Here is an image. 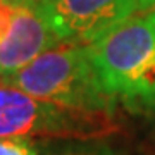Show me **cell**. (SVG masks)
I'll use <instances>...</instances> for the list:
<instances>
[{
	"label": "cell",
	"mask_w": 155,
	"mask_h": 155,
	"mask_svg": "<svg viewBox=\"0 0 155 155\" xmlns=\"http://www.w3.org/2000/svg\"><path fill=\"white\" fill-rule=\"evenodd\" d=\"M104 88L133 114H155V24L133 16L90 43Z\"/></svg>",
	"instance_id": "6da1fadb"
},
{
	"label": "cell",
	"mask_w": 155,
	"mask_h": 155,
	"mask_svg": "<svg viewBox=\"0 0 155 155\" xmlns=\"http://www.w3.org/2000/svg\"><path fill=\"white\" fill-rule=\"evenodd\" d=\"M0 83L71 109L116 114L117 104L102 84L90 45L61 41Z\"/></svg>",
	"instance_id": "7a4b0ae2"
},
{
	"label": "cell",
	"mask_w": 155,
	"mask_h": 155,
	"mask_svg": "<svg viewBox=\"0 0 155 155\" xmlns=\"http://www.w3.org/2000/svg\"><path fill=\"white\" fill-rule=\"evenodd\" d=\"M116 129L114 114L64 107L0 83V138L97 140Z\"/></svg>",
	"instance_id": "3957f363"
},
{
	"label": "cell",
	"mask_w": 155,
	"mask_h": 155,
	"mask_svg": "<svg viewBox=\"0 0 155 155\" xmlns=\"http://www.w3.org/2000/svg\"><path fill=\"white\" fill-rule=\"evenodd\" d=\"M140 0H41L36 11L59 41L90 45L138 12Z\"/></svg>",
	"instance_id": "277c9868"
},
{
	"label": "cell",
	"mask_w": 155,
	"mask_h": 155,
	"mask_svg": "<svg viewBox=\"0 0 155 155\" xmlns=\"http://www.w3.org/2000/svg\"><path fill=\"white\" fill-rule=\"evenodd\" d=\"M61 43L36 7H16L11 29L0 43V81L16 74L45 50Z\"/></svg>",
	"instance_id": "5b68a950"
},
{
	"label": "cell",
	"mask_w": 155,
	"mask_h": 155,
	"mask_svg": "<svg viewBox=\"0 0 155 155\" xmlns=\"http://www.w3.org/2000/svg\"><path fill=\"white\" fill-rule=\"evenodd\" d=\"M0 155H38L31 138H0Z\"/></svg>",
	"instance_id": "8992f818"
},
{
	"label": "cell",
	"mask_w": 155,
	"mask_h": 155,
	"mask_svg": "<svg viewBox=\"0 0 155 155\" xmlns=\"http://www.w3.org/2000/svg\"><path fill=\"white\" fill-rule=\"evenodd\" d=\"M14 12H16V7L12 4H9L7 0H0V43L11 29Z\"/></svg>",
	"instance_id": "52a82bcc"
},
{
	"label": "cell",
	"mask_w": 155,
	"mask_h": 155,
	"mask_svg": "<svg viewBox=\"0 0 155 155\" xmlns=\"http://www.w3.org/2000/svg\"><path fill=\"white\" fill-rule=\"evenodd\" d=\"M134 16H141L147 21L155 24V0H140L138 12Z\"/></svg>",
	"instance_id": "ba28073f"
},
{
	"label": "cell",
	"mask_w": 155,
	"mask_h": 155,
	"mask_svg": "<svg viewBox=\"0 0 155 155\" xmlns=\"http://www.w3.org/2000/svg\"><path fill=\"white\" fill-rule=\"evenodd\" d=\"M9 4H12L14 7H21V5H31V2L29 0H7ZM33 7V5H31Z\"/></svg>",
	"instance_id": "9c48e42d"
},
{
	"label": "cell",
	"mask_w": 155,
	"mask_h": 155,
	"mask_svg": "<svg viewBox=\"0 0 155 155\" xmlns=\"http://www.w3.org/2000/svg\"><path fill=\"white\" fill-rule=\"evenodd\" d=\"M29 2H31V5H33V7H36L40 2H41V0H29Z\"/></svg>",
	"instance_id": "30bf717a"
}]
</instances>
